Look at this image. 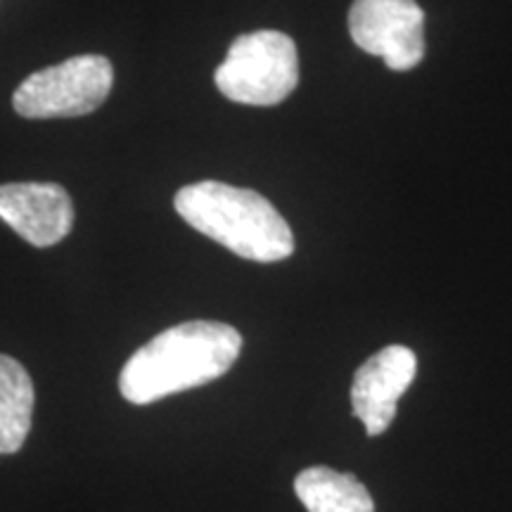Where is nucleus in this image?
I'll return each instance as SVG.
<instances>
[{"mask_svg":"<svg viewBox=\"0 0 512 512\" xmlns=\"http://www.w3.org/2000/svg\"><path fill=\"white\" fill-rule=\"evenodd\" d=\"M349 34L394 72H408L425 57V12L415 0H354Z\"/></svg>","mask_w":512,"mask_h":512,"instance_id":"5","label":"nucleus"},{"mask_svg":"<svg viewBox=\"0 0 512 512\" xmlns=\"http://www.w3.org/2000/svg\"><path fill=\"white\" fill-rule=\"evenodd\" d=\"M34 382L17 358L0 354V456L17 453L34 420Z\"/></svg>","mask_w":512,"mask_h":512,"instance_id":"8","label":"nucleus"},{"mask_svg":"<svg viewBox=\"0 0 512 512\" xmlns=\"http://www.w3.org/2000/svg\"><path fill=\"white\" fill-rule=\"evenodd\" d=\"M228 100L249 107H273L290 98L299 83V55L283 31L261 29L242 34L228 48L214 74Z\"/></svg>","mask_w":512,"mask_h":512,"instance_id":"3","label":"nucleus"},{"mask_svg":"<svg viewBox=\"0 0 512 512\" xmlns=\"http://www.w3.org/2000/svg\"><path fill=\"white\" fill-rule=\"evenodd\" d=\"M0 221L34 247H53L72 233L74 202L57 183L0 185Z\"/></svg>","mask_w":512,"mask_h":512,"instance_id":"7","label":"nucleus"},{"mask_svg":"<svg viewBox=\"0 0 512 512\" xmlns=\"http://www.w3.org/2000/svg\"><path fill=\"white\" fill-rule=\"evenodd\" d=\"M294 491L309 512H375L373 496L354 475L309 467L294 479Z\"/></svg>","mask_w":512,"mask_h":512,"instance_id":"9","label":"nucleus"},{"mask_svg":"<svg viewBox=\"0 0 512 512\" xmlns=\"http://www.w3.org/2000/svg\"><path fill=\"white\" fill-rule=\"evenodd\" d=\"M418 373V358L408 347L392 344L370 356L356 370L351 384V406L354 415L366 425L370 437L387 432L394 422L396 403L411 387Z\"/></svg>","mask_w":512,"mask_h":512,"instance_id":"6","label":"nucleus"},{"mask_svg":"<svg viewBox=\"0 0 512 512\" xmlns=\"http://www.w3.org/2000/svg\"><path fill=\"white\" fill-rule=\"evenodd\" d=\"M242 351V335L216 320H188L159 332L126 361L119 392L136 406L188 392L226 375Z\"/></svg>","mask_w":512,"mask_h":512,"instance_id":"1","label":"nucleus"},{"mask_svg":"<svg viewBox=\"0 0 512 512\" xmlns=\"http://www.w3.org/2000/svg\"><path fill=\"white\" fill-rule=\"evenodd\" d=\"M178 216L240 259L275 264L294 252V235L259 192L221 181H200L176 192Z\"/></svg>","mask_w":512,"mask_h":512,"instance_id":"2","label":"nucleus"},{"mask_svg":"<svg viewBox=\"0 0 512 512\" xmlns=\"http://www.w3.org/2000/svg\"><path fill=\"white\" fill-rule=\"evenodd\" d=\"M112 86L114 67L105 55H76L24 79L12 105L27 119L83 117L98 110Z\"/></svg>","mask_w":512,"mask_h":512,"instance_id":"4","label":"nucleus"}]
</instances>
